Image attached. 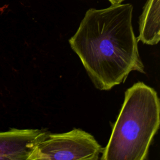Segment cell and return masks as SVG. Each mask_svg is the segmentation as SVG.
I'll return each mask as SVG.
<instances>
[{
    "mask_svg": "<svg viewBox=\"0 0 160 160\" xmlns=\"http://www.w3.org/2000/svg\"><path fill=\"white\" fill-rule=\"evenodd\" d=\"M131 4L88 9L69 39L94 86L108 91L132 71L144 73L132 26Z\"/></svg>",
    "mask_w": 160,
    "mask_h": 160,
    "instance_id": "obj_1",
    "label": "cell"
},
{
    "mask_svg": "<svg viewBox=\"0 0 160 160\" xmlns=\"http://www.w3.org/2000/svg\"><path fill=\"white\" fill-rule=\"evenodd\" d=\"M160 124L156 91L142 82L128 88L102 160H144Z\"/></svg>",
    "mask_w": 160,
    "mask_h": 160,
    "instance_id": "obj_2",
    "label": "cell"
},
{
    "mask_svg": "<svg viewBox=\"0 0 160 160\" xmlns=\"http://www.w3.org/2000/svg\"><path fill=\"white\" fill-rule=\"evenodd\" d=\"M102 148L89 133L73 129L48 134L33 149L28 160H97Z\"/></svg>",
    "mask_w": 160,
    "mask_h": 160,
    "instance_id": "obj_3",
    "label": "cell"
},
{
    "mask_svg": "<svg viewBox=\"0 0 160 160\" xmlns=\"http://www.w3.org/2000/svg\"><path fill=\"white\" fill-rule=\"evenodd\" d=\"M48 134L44 129H34L0 131V160H28L36 146Z\"/></svg>",
    "mask_w": 160,
    "mask_h": 160,
    "instance_id": "obj_4",
    "label": "cell"
},
{
    "mask_svg": "<svg viewBox=\"0 0 160 160\" xmlns=\"http://www.w3.org/2000/svg\"><path fill=\"white\" fill-rule=\"evenodd\" d=\"M160 0H148L139 18L138 41L155 45L160 39Z\"/></svg>",
    "mask_w": 160,
    "mask_h": 160,
    "instance_id": "obj_5",
    "label": "cell"
},
{
    "mask_svg": "<svg viewBox=\"0 0 160 160\" xmlns=\"http://www.w3.org/2000/svg\"><path fill=\"white\" fill-rule=\"evenodd\" d=\"M108 1L111 3V4H121L124 0H108Z\"/></svg>",
    "mask_w": 160,
    "mask_h": 160,
    "instance_id": "obj_6",
    "label": "cell"
}]
</instances>
